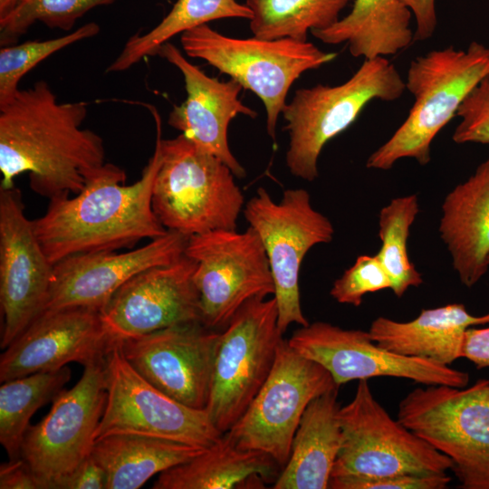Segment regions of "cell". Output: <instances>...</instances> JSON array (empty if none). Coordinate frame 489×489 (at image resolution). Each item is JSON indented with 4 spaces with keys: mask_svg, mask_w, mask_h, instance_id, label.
Here are the masks:
<instances>
[{
    "mask_svg": "<svg viewBox=\"0 0 489 489\" xmlns=\"http://www.w3.org/2000/svg\"><path fill=\"white\" fill-rule=\"evenodd\" d=\"M331 373L283 340L272 370L238 421L225 433L241 448L261 451L282 467L308 405L339 388Z\"/></svg>",
    "mask_w": 489,
    "mask_h": 489,
    "instance_id": "obj_11",
    "label": "cell"
},
{
    "mask_svg": "<svg viewBox=\"0 0 489 489\" xmlns=\"http://www.w3.org/2000/svg\"><path fill=\"white\" fill-rule=\"evenodd\" d=\"M104 363L105 360L84 366L79 381L62 389L49 413L27 429L21 457L40 489H60L91 455L107 398Z\"/></svg>",
    "mask_w": 489,
    "mask_h": 489,
    "instance_id": "obj_14",
    "label": "cell"
},
{
    "mask_svg": "<svg viewBox=\"0 0 489 489\" xmlns=\"http://www.w3.org/2000/svg\"><path fill=\"white\" fill-rule=\"evenodd\" d=\"M275 298L244 304L221 331L206 408L223 434L243 416L268 378L283 339Z\"/></svg>",
    "mask_w": 489,
    "mask_h": 489,
    "instance_id": "obj_10",
    "label": "cell"
},
{
    "mask_svg": "<svg viewBox=\"0 0 489 489\" xmlns=\"http://www.w3.org/2000/svg\"><path fill=\"white\" fill-rule=\"evenodd\" d=\"M185 254L197 261L194 283L201 322L225 329L248 302L274 293V283L262 242L252 228L220 229L192 235Z\"/></svg>",
    "mask_w": 489,
    "mask_h": 489,
    "instance_id": "obj_12",
    "label": "cell"
},
{
    "mask_svg": "<svg viewBox=\"0 0 489 489\" xmlns=\"http://www.w3.org/2000/svg\"><path fill=\"white\" fill-rule=\"evenodd\" d=\"M288 342L302 356L325 368L339 387L379 377L408 379L425 386L465 388L469 382L467 372L395 353L377 344L368 331L345 330L329 322L301 326Z\"/></svg>",
    "mask_w": 489,
    "mask_h": 489,
    "instance_id": "obj_15",
    "label": "cell"
},
{
    "mask_svg": "<svg viewBox=\"0 0 489 489\" xmlns=\"http://www.w3.org/2000/svg\"><path fill=\"white\" fill-rule=\"evenodd\" d=\"M99 32L100 25L91 22L60 37L1 47L0 106L14 99L22 78L38 63L71 44L97 35Z\"/></svg>",
    "mask_w": 489,
    "mask_h": 489,
    "instance_id": "obj_33",
    "label": "cell"
},
{
    "mask_svg": "<svg viewBox=\"0 0 489 489\" xmlns=\"http://www.w3.org/2000/svg\"><path fill=\"white\" fill-rule=\"evenodd\" d=\"M338 417L342 439L331 477L437 475L452 468L446 455L390 417L367 379L359 380Z\"/></svg>",
    "mask_w": 489,
    "mask_h": 489,
    "instance_id": "obj_9",
    "label": "cell"
},
{
    "mask_svg": "<svg viewBox=\"0 0 489 489\" xmlns=\"http://www.w3.org/2000/svg\"><path fill=\"white\" fill-rule=\"evenodd\" d=\"M53 264L24 214L15 187L0 189L1 348L5 349L45 309Z\"/></svg>",
    "mask_w": 489,
    "mask_h": 489,
    "instance_id": "obj_17",
    "label": "cell"
},
{
    "mask_svg": "<svg viewBox=\"0 0 489 489\" xmlns=\"http://www.w3.org/2000/svg\"><path fill=\"white\" fill-rule=\"evenodd\" d=\"M397 419L451 460L459 488L489 489V379L417 388Z\"/></svg>",
    "mask_w": 489,
    "mask_h": 489,
    "instance_id": "obj_7",
    "label": "cell"
},
{
    "mask_svg": "<svg viewBox=\"0 0 489 489\" xmlns=\"http://www.w3.org/2000/svg\"><path fill=\"white\" fill-rule=\"evenodd\" d=\"M405 90L398 71L385 57L364 59L339 85L298 89L282 112L289 133L285 162L291 174L315 180L324 146L348 129L371 101H396Z\"/></svg>",
    "mask_w": 489,
    "mask_h": 489,
    "instance_id": "obj_5",
    "label": "cell"
},
{
    "mask_svg": "<svg viewBox=\"0 0 489 489\" xmlns=\"http://www.w3.org/2000/svg\"><path fill=\"white\" fill-rule=\"evenodd\" d=\"M207 448L136 434L96 439L91 455L107 476V489H138L153 475L187 462Z\"/></svg>",
    "mask_w": 489,
    "mask_h": 489,
    "instance_id": "obj_27",
    "label": "cell"
},
{
    "mask_svg": "<svg viewBox=\"0 0 489 489\" xmlns=\"http://www.w3.org/2000/svg\"><path fill=\"white\" fill-rule=\"evenodd\" d=\"M17 2L18 0H0V18L10 13Z\"/></svg>",
    "mask_w": 489,
    "mask_h": 489,
    "instance_id": "obj_41",
    "label": "cell"
},
{
    "mask_svg": "<svg viewBox=\"0 0 489 489\" xmlns=\"http://www.w3.org/2000/svg\"><path fill=\"white\" fill-rule=\"evenodd\" d=\"M419 211L417 196L411 194L392 199L379 212L381 246L377 256L390 280V290L398 298L408 288L418 287L423 283L421 273L408 254L410 227Z\"/></svg>",
    "mask_w": 489,
    "mask_h": 489,
    "instance_id": "obj_31",
    "label": "cell"
},
{
    "mask_svg": "<svg viewBox=\"0 0 489 489\" xmlns=\"http://www.w3.org/2000/svg\"><path fill=\"white\" fill-rule=\"evenodd\" d=\"M456 116L460 122L452 135L455 143L489 145V73L468 93Z\"/></svg>",
    "mask_w": 489,
    "mask_h": 489,
    "instance_id": "obj_35",
    "label": "cell"
},
{
    "mask_svg": "<svg viewBox=\"0 0 489 489\" xmlns=\"http://www.w3.org/2000/svg\"><path fill=\"white\" fill-rule=\"evenodd\" d=\"M197 261L186 254L175 262L149 268L124 283L101 311L112 342L177 324L200 321L194 283Z\"/></svg>",
    "mask_w": 489,
    "mask_h": 489,
    "instance_id": "obj_18",
    "label": "cell"
},
{
    "mask_svg": "<svg viewBox=\"0 0 489 489\" xmlns=\"http://www.w3.org/2000/svg\"><path fill=\"white\" fill-rule=\"evenodd\" d=\"M157 54L180 71L187 92L186 100L169 112L168 125L221 159L236 177H244L245 169L232 153L227 139L235 117H257V112L239 99L243 87L233 79L222 82L206 75L170 42L164 43Z\"/></svg>",
    "mask_w": 489,
    "mask_h": 489,
    "instance_id": "obj_21",
    "label": "cell"
},
{
    "mask_svg": "<svg viewBox=\"0 0 489 489\" xmlns=\"http://www.w3.org/2000/svg\"><path fill=\"white\" fill-rule=\"evenodd\" d=\"M188 238L168 230L165 235L129 252L78 254L59 261L53 264L51 289L43 312L73 306L102 311L129 279L142 271L171 264L182 256Z\"/></svg>",
    "mask_w": 489,
    "mask_h": 489,
    "instance_id": "obj_20",
    "label": "cell"
},
{
    "mask_svg": "<svg viewBox=\"0 0 489 489\" xmlns=\"http://www.w3.org/2000/svg\"><path fill=\"white\" fill-rule=\"evenodd\" d=\"M411 12L416 20L414 40L426 41L435 33L437 17L436 0H399Z\"/></svg>",
    "mask_w": 489,
    "mask_h": 489,
    "instance_id": "obj_38",
    "label": "cell"
},
{
    "mask_svg": "<svg viewBox=\"0 0 489 489\" xmlns=\"http://www.w3.org/2000/svg\"><path fill=\"white\" fill-rule=\"evenodd\" d=\"M282 467L267 454L236 446L227 433L199 455L158 475L153 489L264 488Z\"/></svg>",
    "mask_w": 489,
    "mask_h": 489,
    "instance_id": "obj_25",
    "label": "cell"
},
{
    "mask_svg": "<svg viewBox=\"0 0 489 489\" xmlns=\"http://www.w3.org/2000/svg\"><path fill=\"white\" fill-rule=\"evenodd\" d=\"M488 73L489 48L475 41L466 50L448 46L412 60L405 85L414 104L393 135L368 158L366 167L388 170L405 158L427 165L432 141Z\"/></svg>",
    "mask_w": 489,
    "mask_h": 489,
    "instance_id": "obj_3",
    "label": "cell"
},
{
    "mask_svg": "<svg viewBox=\"0 0 489 489\" xmlns=\"http://www.w3.org/2000/svg\"><path fill=\"white\" fill-rule=\"evenodd\" d=\"M180 43L188 57L206 62L263 101L266 130L273 140L279 116L293 82L303 72L318 69L337 56L309 41L235 38L207 24L183 33Z\"/></svg>",
    "mask_w": 489,
    "mask_h": 489,
    "instance_id": "obj_6",
    "label": "cell"
},
{
    "mask_svg": "<svg viewBox=\"0 0 489 489\" xmlns=\"http://www.w3.org/2000/svg\"><path fill=\"white\" fill-rule=\"evenodd\" d=\"M412 14L399 0H353L350 12L312 34L327 44L347 43L353 57L394 55L414 41Z\"/></svg>",
    "mask_w": 489,
    "mask_h": 489,
    "instance_id": "obj_26",
    "label": "cell"
},
{
    "mask_svg": "<svg viewBox=\"0 0 489 489\" xmlns=\"http://www.w3.org/2000/svg\"><path fill=\"white\" fill-rule=\"evenodd\" d=\"M71 369L37 372L2 382L0 387V443L9 460L21 457L24 437L38 408L57 396L71 379Z\"/></svg>",
    "mask_w": 489,
    "mask_h": 489,
    "instance_id": "obj_29",
    "label": "cell"
},
{
    "mask_svg": "<svg viewBox=\"0 0 489 489\" xmlns=\"http://www.w3.org/2000/svg\"><path fill=\"white\" fill-rule=\"evenodd\" d=\"M463 358L470 360L477 369L489 368V326L467 329L465 335Z\"/></svg>",
    "mask_w": 489,
    "mask_h": 489,
    "instance_id": "obj_40",
    "label": "cell"
},
{
    "mask_svg": "<svg viewBox=\"0 0 489 489\" xmlns=\"http://www.w3.org/2000/svg\"><path fill=\"white\" fill-rule=\"evenodd\" d=\"M107 398L95 440L136 434L209 448L223 433L206 410L168 397L146 380L126 360L119 342L105 356Z\"/></svg>",
    "mask_w": 489,
    "mask_h": 489,
    "instance_id": "obj_13",
    "label": "cell"
},
{
    "mask_svg": "<svg viewBox=\"0 0 489 489\" xmlns=\"http://www.w3.org/2000/svg\"><path fill=\"white\" fill-rule=\"evenodd\" d=\"M220 334L194 321L119 343L129 363L150 384L187 407L206 410Z\"/></svg>",
    "mask_w": 489,
    "mask_h": 489,
    "instance_id": "obj_16",
    "label": "cell"
},
{
    "mask_svg": "<svg viewBox=\"0 0 489 489\" xmlns=\"http://www.w3.org/2000/svg\"><path fill=\"white\" fill-rule=\"evenodd\" d=\"M117 0H18L13 10L0 18L1 47L15 42L36 22L50 28L70 31L91 9Z\"/></svg>",
    "mask_w": 489,
    "mask_h": 489,
    "instance_id": "obj_32",
    "label": "cell"
},
{
    "mask_svg": "<svg viewBox=\"0 0 489 489\" xmlns=\"http://www.w3.org/2000/svg\"><path fill=\"white\" fill-rule=\"evenodd\" d=\"M60 489H107V476L91 454L62 482Z\"/></svg>",
    "mask_w": 489,
    "mask_h": 489,
    "instance_id": "obj_37",
    "label": "cell"
},
{
    "mask_svg": "<svg viewBox=\"0 0 489 489\" xmlns=\"http://www.w3.org/2000/svg\"><path fill=\"white\" fill-rule=\"evenodd\" d=\"M148 108L156 124V143L138 181L125 185V171L106 162L80 193L50 200L46 212L33 221L53 264L78 254L129 248L168 232L152 208V188L161 161V118L155 107Z\"/></svg>",
    "mask_w": 489,
    "mask_h": 489,
    "instance_id": "obj_2",
    "label": "cell"
},
{
    "mask_svg": "<svg viewBox=\"0 0 489 489\" xmlns=\"http://www.w3.org/2000/svg\"><path fill=\"white\" fill-rule=\"evenodd\" d=\"M488 263H489V257H488Z\"/></svg>",
    "mask_w": 489,
    "mask_h": 489,
    "instance_id": "obj_42",
    "label": "cell"
},
{
    "mask_svg": "<svg viewBox=\"0 0 489 489\" xmlns=\"http://www.w3.org/2000/svg\"><path fill=\"white\" fill-rule=\"evenodd\" d=\"M338 391L334 388L319 396L306 408L273 489L329 488L342 439Z\"/></svg>",
    "mask_w": 489,
    "mask_h": 489,
    "instance_id": "obj_24",
    "label": "cell"
},
{
    "mask_svg": "<svg viewBox=\"0 0 489 489\" xmlns=\"http://www.w3.org/2000/svg\"><path fill=\"white\" fill-rule=\"evenodd\" d=\"M94 307L73 306L41 313L1 354L0 381L104 360L111 347Z\"/></svg>",
    "mask_w": 489,
    "mask_h": 489,
    "instance_id": "obj_19",
    "label": "cell"
},
{
    "mask_svg": "<svg viewBox=\"0 0 489 489\" xmlns=\"http://www.w3.org/2000/svg\"><path fill=\"white\" fill-rule=\"evenodd\" d=\"M353 0H246L253 12L250 30L261 39L308 41L309 32L324 30L340 20Z\"/></svg>",
    "mask_w": 489,
    "mask_h": 489,
    "instance_id": "obj_30",
    "label": "cell"
},
{
    "mask_svg": "<svg viewBox=\"0 0 489 489\" xmlns=\"http://www.w3.org/2000/svg\"><path fill=\"white\" fill-rule=\"evenodd\" d=\"M84 101L60 102L44 81L19 89L0 106V189L29 175L30 187L50 200L80 193L106 163L102 139L82 129Z\"/></svg>",
    "mask_w": 489,
    "mask_h": 489,
    "instance_id": "obj_1",
    "label": "cell"
},
{
    "mask_svg": "<svg viewBox=\"0 0 489 489\" xmlns=\"http://www.w3.org/2000/svg\"><path fill=\"white\" fill-rule=\"evenodd\" d=\"M253 12L236 0H177L168 14L151 30L128 39L122 50L108 66L107 72L129 70L142 59L157 54L171 38L207 23L226 18L250 20Z\"/></svg>",
    "mask_w": 489,
    "mask_h": 489,
    "instance_id": "obj_28",
    "label": "cell"
},
{
    "mask_svg": "<svg viewBox=\"0 0 489 489\" xmlns=\"http://www.w3.org/2000/svg\"><path fill=\"white\" fill-rule=\"evenodd\" d=\"M386 289H391V283L379 257L365 254L335 280L330 294L339 303L358 307L367 293Z\"/></svg>",
    "mask_w": 489,
    "mask_h": 489,
    "instance_id": "obj_34",
    "label": "cell"
},
{
    "mask_svg": "<svg viewBox=\"0 0 489 489\" xmlns=\"http://www.w3.org/2000/svg\"><path fill=\"white\" fill-rule=\"evenodd\" d=\"M1 489H40L27 463L22 458L0 465Z\"/></svg>",
    "mask_w": 489,
    "mask_h": 489,
    "instance_id": "obj_39",
    "label": "cell"
},
{
    "mask_svg": "<svg viewBox=\"0 0 489 489\" xmlns=\"http://www.w3.org/2000/svg\"><path fill=\"white\" fill-rule=\"evenodd\" d=\"M451 478L446 474L386 476L344 475L331 477V489H445Z\"/></svg>",
    "mask_w": 489,
    "mask_h": 489,
    "instance_id": "obj_36",
    "label": "cell"
},
{
    "mask_svg": "<svg viewBox=\"0 0 489 489\" xmlns=\"http://www.w3.org/2000/svg\"><path fill=\"white\" fill-rule=\"evenodd\" d=\"M243 213L268 258L280 331L283 334L292 323L308 325L301 306L300 270L313 246L333 239L331 222L313 207L310 194L302 188L287 189L275 201L265 188L259 187L244 204Z\"/></svg>",
    "mask_w": 489,
    "mask_h": 489,
    "instance_id": "obj_8",
    "label": "cell"
},
{
    "mask_svg": "<svg viewBox=\"0 0 489 489\" xmlns=\"http://www.w3.org/2000/svg\"><path fill=\"white\" fill-rule=\"evenodd\" d=\"M439 233L461 283L473 287L489 268V158L446 195Z\"/></svg>",
    "mask_w": 489,
    "mask_h": 489,
    "instance_id": "obj_22",
    "label": "cell"
},
{
    "mask_svg": "<svg viewBox=\"0 0 489 489\" xmlns=\"http://www.w3.org/2000/svg\"><path fill=\"white\" fill-rule=\"evenodd\" d=\"M489 324V312L475 316L463 303L423 309L409 321L378 317L370 324L369 335L377 344L395 353L427 359L450 365L463 358L467 329Z\"/></svg>",
    "mask_w": 489,
    "mask_h": 489,
    "instance_id": "obj_23",
    "label": "cell"
},
{
    "mask_svg": "<svg viewBox=\"0 0 489 489\" xmlns=\"http://www.w3.org/2000/svg\"><path fill=\"white\" fill-rule=\"evenodd\" d=\"M152 208L161 225L188 237L236 229L244 197L232 170L183 134L160 139Z\"/></svg>",
    "mask_w": 489,
    "mask_h": 489,
    "instance_id": "obj_4",
    "label": "cell"
}]
</instances>
